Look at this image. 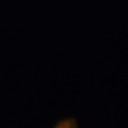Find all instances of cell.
Returning a JSON list of instances; mask_svg holds the SVG:
<instances>
[{
    "label": "cell",
    "mask_w": 128,
    "mask_h": 128,
    "mask_svg": "<svg viewBox=\"0 0 128 128\" xmlns=\"http://www.w3.org/2000/svg\"><path fill=\"white\" fill-rule=\"evenodd\" d=\"M54 128H79V126L75 118H66L59 122Z\"/></svg>",
    "instance_id": "6da1fadb"
}]
</instances>
